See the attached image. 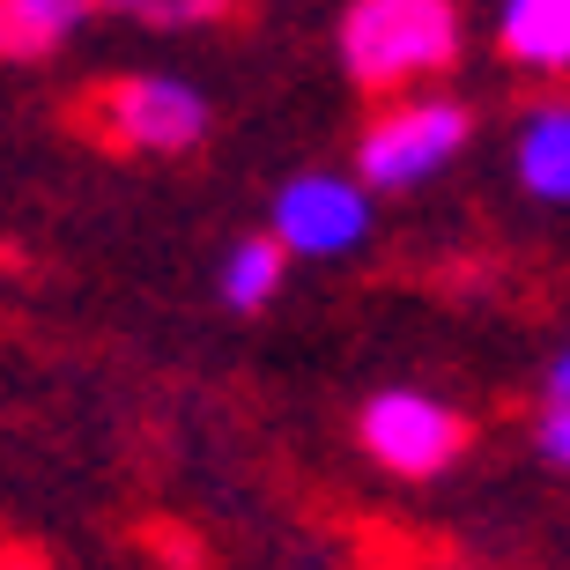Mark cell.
Instances as JSON below:
<instances>
[{
	"mask_svg": "<svg viewBox=\"0 0 570 570\" xmlns=\"http://www.w3.org/2000/svg\"><path fill=\"white\" fill-rule=\"evenodd\" d=\"M334 45L356 89L401 97V89H430L438 75H452L466 22L460 0H348Z\"/></svg>",
	"mask_w": 570,
	"mask_h": 570,
	"instance_id": "6da1fadb",
	"label": "cell"
},
{
	"mask_svg": "<svg viewBox=\"0 0 570 570\" xmlns=\"http://www.w3.org/2000/svg\"><path fill=\"white\" fill-rule=\"evenodd\" d=\"M474 141V111L444 89H401L356 134V186L363 193H415Z\"/></svg>",
	"mask_w": 570,
	"mask_h": 570,
	"instance_id": "7a4b0ae2",
	"label": "cell"
},
{
	"mask_svg": "<svg viewBox=\"0 0 570 570\" xmlns=\"http://www.w3.org/2000/svg\"><path fill=\"white\" fill-rule=\"evenodd\" d=\"M356 438L363 452L385 466V474H401V482H438L444 466H460L466 452V415L460 407H444L438 393H415V385H385L371 393L356 415Z\"/></svg>",
	"mask_w": 570,
	"mask_h": 570,
	"instance_id": "3957f363",
	"label": "cell"
},
{
	"mask_svg": "<svg viewBox=\"0 0 570 570\" xmlns=\"http://www.w3.org/2000/svg\"><path fill=\"white\" fill-rule=\"evenodd\" d=\"M97 127L134 156H193L215 127V105L186 75H127L97 97Z\"/></svg>",
	"mask_w": 570,
	"mask_h": 570,
	"instance_id": "277c9868",
	"label": "cell"
},
{
	"mask_svg": "<svg viewBox=\"0 0 570 570\" xmlns=\"http://www.w3.org/2000/svg\"><path fill=\"white\" fill-rule=\"evenodd\" d=\"M371 200L379 193H363L356 170H296L289 186L275 193L267 237L289 259H341L371 237Z\"/></svg>",
	"mask_w": 570,
	"mask_h": 570,
	"instance_id": "5b68a950",
	"label": "cell"
},
{
	"mask_svg": "<svg viewBox=\"0 0 570 570\" xmlns=\"http://www.w3.org/2000/svg\"><path fill=\"white\" fill-rule=\"evenodd\" d=\"M511 178H519V193L541 200V208H563L570 200V105L563 97L527 105V119L511 134Z\"/></svg>",
	"mask_w": 570,
	"mask_h": 570,
	"instance_id": "8992f818",
	"label": "cell"
},
{
	"mask_svg": "<svg viewBox=\"0 0 570 570\" xmlns=\"http://www.w3.org/2000/svg\"><path fill=\"white\" fill-rule=\"evenodd\" d=\"M497 52L527 75L570 67V0H504L497 8Z\"/></svg>",
	"mask_w": 570,
	"mask_h": 570,
	"instance_id": "52a82bcc",
	"label": "cell"
},
{
	"mask_svg": "<svg viewBox=\"0 0 570 570\" xmlns=\"http://www.w3.org/2000/svg\"><path fill=\"white\" fill-rule=\"evenodd\" d=\"M82 22H89V0H0V60L8 67L52 60L60 45H75Z\"/></svg>",
	"mask_w": 570,
	"mask_h": 570,
	"instance_id": "ba28073f",
	"label": "cell"
},
{
	"mask_svg": "<svg viewBox=\"0 0 570 570\" xmlns=\"http://www.w3.org/2000/svg\"><path fill=\"white\" fill-rule=\"evenodd\" d=\"M282 275H289V253H282L275 237H237L230 253H223V267H215V289H223L230 312H267Z\"/></svg>",
	"mask_w": 570,
	"mask_h": 570,
	"instance_id": "9c48e42d",
	"label": "cell"
},
{
	"mask_svg": "<svg viewBox=\"0 0 570 570\" xmlns=\"http://www.w3.org/2000/svg\"><path fill=\"white\" fill-rule=\"evenodd\" d=\"M533 452L549 466H570V356L556 348L541 363V401H533Z\"/></svg>",
	"mask_w": 570,
	"mask_h": 570,
	"instance_id": "30bf717a",
	"label": "cell"
},
{
	"mask_svg": "<svg viewBox=\"0 0 570 570\" xmlns=\"http://www.w3.org/2000/svg\"><path fill=\"white\" fill-rule=\"evenodd\" d=\"M89 8H111L119 22H141V30H208V22L237 16V0H89Z\"/></svg>",
	"mask_w": 570,
	"mask_h": 570,
	"instance_id": "8fae6325",
	"label": "cell"
},
{
	"mask_svg": "<svg viewBox=\"0 0 570 570\" xmlns=\"http://www.w3.org/2000/svg\"><path fill=\"white\" fill-rule=\"evenodd\" d=\"M0 570H45L38 556H0Z\"/></svg>",
	"mask_w": 570,
	"mask_h": 570,
	"instance_id": "7c38bea8",
	"label": "cell"
}]
</instances>
